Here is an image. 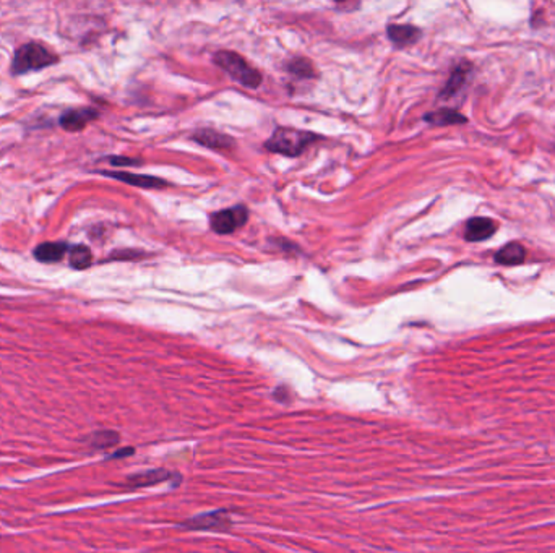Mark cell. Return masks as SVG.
Masks as SVG:
<instances>
[{"label": "cell", "instance_id": "cell-10", "mask_svg": "<svg viewBox=\"0 0 555 553\" xmlns=\"http://www.w3.org/2000/svg\"><path fill=\"white\" fill-rule=\"evenodd\" d=\"M184 526L189 529H215V531H225L231 526V519L227 518L225 513H206L201 516H196L194 519L185 521Z\"/></svg>", "mask_w": 555, "mask_h": 553}, {"label": "cell", "instance_id": "cell-2", "mask_svg": "<svg viewBox=\"0 0 555 553\" xmlns=\"http://www.w3.org/2000/svg\"><path fill=\"white\" fill-rule=\"evenodd\" d=\"M213 62L226 71L232 80L247 88H258L262 85V74L246 62L242 55L232 50H220L213 57Z\"/></svg>", "mask_w": 555, "mask_h": 553}, {"label": "cell", "instance_id": "cell-15", "mask_svg": "<svg viewBox=\"0 0 555 553\" xmlns=\"http://www.w3.org/2000/svg\"><path fill=\"white\" fill-rule=\"evenodd\" d=\"M170 475L173 474L163 469L148 470V472L133 475V477L128 479V485H131V487H149V485L159 484L163 482V480L170 479Z\"/></svg>", "mask_w": 555, "mask_h": 553}, {"label": "cell", "instance_id": "cell-14", "mask_svg": "<svg viewBox=\"0 0 555 553\" xmlns=\"http://www.w3.org/2000/svg\"><path fill=\"white\" fill-rule=\"evenodd\" d=\"M67 250H69V245L64 242H46L34 250V257L36 260L43 263H55L64 258Z\"/></svg>", "mask_w": 555, "mask_h": 553}, {"label": "cell", "instance_id": "cell-7", "mask_svg": "<svg viewBox=\"0 0 555 553\" xmlns=\"http://www.w3.org/2000/svg\"><path fill=\"white\" fill-rule=\"evenodd\" d=\"M102 175L112 177L116 180H121L123 184L133 185V187L140 189H163L168 185V182L163 179L153 177V175H142V174H132V172H109V170H101Z\"/></svg>", "mask_w": 555, "mask_h": 553}, {"label": "cell", "instance_id": "cell-21", "mask_svg": "<svg viewBox=\"0 0 555 553\" xmlns=\"http://www.w3.org/2000/svg\"><path fill=\"white\" fill-rule=\"evenodd\" d=\"M335 2H338V4H345V2H347V0H335Z\"/></svg>", "mask_w": 555, "mask_h": 553}, {"label": "cell", "instance_id": "cell-3", "mask_svg": "<svg viewBox=\"0 0 555 553\" xmlns=\"http://www.w3.org/2000/svg\"><path fill=\"white\" fill-rule=\"evenodd\" d=\"M57 62V57L38 43H28L20 48L13 57L12 71L15 75L43 70Z\"/></svg>", "mask_w": 555, "mask_h": 553}, {"label": "cell", "instance_id": "cell-1", "mask_svg": "<svg viewBox=\"0 0 555 553\" xmlns=\"http://www.w3.org/2000/svg\"><path fill=\"white\" fill-rule=\"evenodd\" d=\"M317 139V135L310 132L295 130V128L279 127L273 132V135L265 142V148L272 153L283 154V156L295 158L304 153V149Z\"/></svg>", "mask_w": 555, "mask_h": 553}, {"label": "cell", "instance_id": "cell-4", "mask_svg": "<svg viewBox=\"0 0 555 553\" xmlns=\"http://www.w3.org/2000/svg\"><path fill=\"white\" fill-rule=\"evenodd\" d=\"M248 221V210L243 205H237L234 208L218 211L211 214L210 224L216 234H231L239 227H242Z\"/></svg>", "mask_w": 555, "mask_h": 553}, {"label": "cell", "instance_id": "cell-19", "mask_svg": "<svg viewBox=\"0 0 555 553\" xmlns=\"http://www.w3.org/2000/svg\"><path fill=\"white\" fill-rule=\"evenodd\" d=\"M109 163L112 166H140L142 161L140 159H131V158H122V156H112L109 159Z\"/></svg>", "mask_w": 555, "mask_h": 553}, {"label": "cell", "instance_id": "cell-5", "mask_svg": "<svg viewBox=\"0 0 555 553\" xmlns=\"http://www.w3.org/2000/svg\"><path fill=\"white\" fill-rule=\"evenodd\" d=\"M471 74H473V64L471 62L461 60L460 64H456L453 70H451L447 83L439 93V100H451V97L458 95L469 81Z\"/></svg>", "mask_w": 555, "mask_h": 553}, {"label": "cell", "instance_id": "cell-11", "mask_svg": "<svg viewBox=\"0 0 555 553\" xmlns=\"http://www.w3.org/2000/svg\"><path fill=\"white\" fill-rule=\"evenodd\" d=\"M424 121L437 127H447V125H461V123H466L468 122V117L463 116V114L458 111L450 109V107H442V109L425 114Z\"/></svg>", "mask_w": 555, "mask_h": 553}, {"label": "cell", "instance_id": "cell-16", "mask_svg": "<svg viewBox=\"0 0 555 553\" xmlns=\"http://www.w3.org/2000/svg\"><path fill=\"white\" fill-rule=\"evenodd\" d=\"M288 71L299 78H317V70L312 62L305 57H294L288 62Z\"/></svg>", "mask_w": 555, "mask_h": 553}, {"label": "cell", "instance_id": "cell-18", "mask_svg": "<svg viewBox=\"0 0 555 553\" xmlns=\"http://www.w3.org/2000/svg\"><path fill=\"white\" fill-rule=\"evenodd\" d=\"M119 443V433L105 430V432H98L93 435V446L96 448H111L114 444Z\"/></svg>", "mask_w": 555, "mask_h": 553}, {"label": "cell", "instance_id": "cell-13", "mask_svg": "<svg viewBox=\"0 0 555 553\" xmlns=\"http://www.w3.org/2000/svg\"><path fill=\"white\" fill-rule=\"evenodd\" d=\"M526 258V249L520 242H511L495 253V263L503 266L521 265Z\"/></svg>", "mask_w": 555, "mask_h": 553}, {"label": "cell", "instance_id": "cell-20", "mask_svg": "<svg viewBox=\"0 0 555 553\" xmlns=\"http://www.w3.org/2000/svg\"><path fill=\"white\" fill-rule=\"evenodd\" d=\"M131 454H133V448H126L123 449V451H117V453H114L111 458H122V456H131Z\"/></svg>", "mask_w": 555, "mask_h": 553}, {"label": "cell", "instance_id": "cell-17", "mask_svg": "<svg viewBox=\"0 0 555 553\" xmlns=\"http://www.w3.org/2000/svg\"><path fill=\"white\" fill-rule=\"evenodd\" d=\"M93 255L91 250L85 245H76L70 249V265L75 268V270H85L91 265Z\"/></svg>", "mask_w": 555, "mask_h": 553}, {"label": "cell", "instance_id": "cell-6", "mask_svg": "<svg viewBox=\"0 0 555 553\" xmlns=\"http://www.w3.org/2000/svg\"><path fill=\"white\" fill-rule=\"evenodd\" d=\"M495 231H497V222L494 219L477 216V218H471L468 222H466L464 239L468 242H482L494 235Z\"/></svg>", "mask_w": 555, "mask_h": 553}, {"label": "cell", "instance_id": "cell-9", "mask_svg": "<svg viewBox=\"0 0 555 553\" xmlns=\"http://www.w3.org/2000/svg\"><path fill=\"white\" fill-rule=\"evenodd\" d=\"M387 34L398 48H408V46L416 44L421 39L422 31L413 27V25H390L387 28Z\"/></svg>", "mask_w": 555, "mask_h": 553}, {"label": "cell", "instance_id": "cell-12", "mask_svg": "<svg viewBox=\"0 0 555 553\" xmlns=\"http://www.w3.org/2000/svg\"><path fill=\"white\" fill-rule=\"evenodd\" d=\"M192 138H194L196 143H200L201 146L213 148V149H231L236 144L234 138H231L229 135H225V133H220L216 130H199Z\"/></svg>", "mask_w": 555, "mask_h": 553}, {"label": "cell", "instance_id": "cell-8", "mask_svg": "<svg viewBox=\"0 0 555 553\" xmlns=\"http://www.w3.org/2000/svg\"><path fill=\"white\" fill-rule=\"evenodd\" d=\"M98 117V111L91 109V107H85V109H72L67 111L64 116L60 117V127L65 128L67 132H80L86 127V123L95 121Z\"/></svg>", "mask_w": 555, "mask_h": 553}]
</instances>
